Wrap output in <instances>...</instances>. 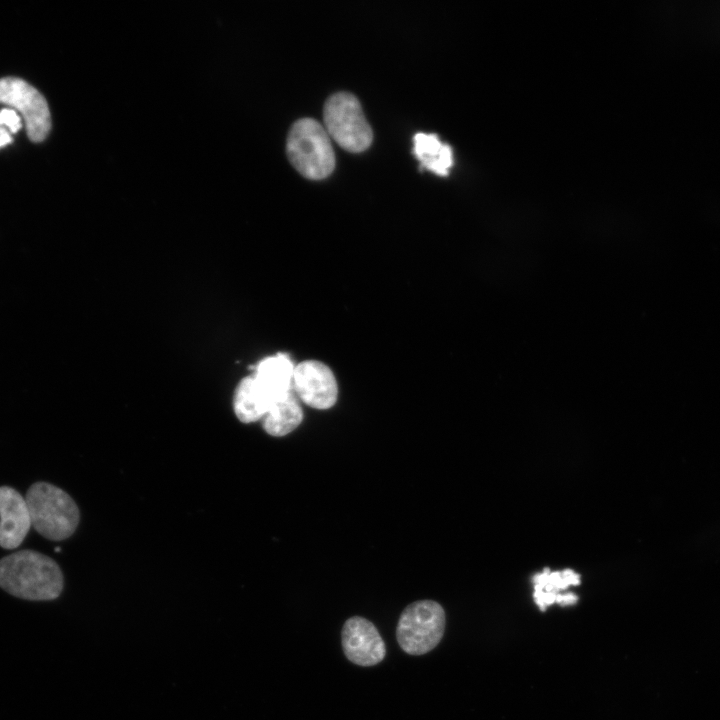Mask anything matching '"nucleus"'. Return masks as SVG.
<instances>
[{
    "instance_id": "nucleus-1",
    "label": "nucleus",
    "mask_w": 720,
    "mask_h": 720,
    "mask_svg": "<svg viewBox=\"0 0 720 720\" xmlns=\"http://www.w3.org/2000/svg\"><path fill=\"white\" fill-rule=\"evenodd\" d=\"M64 579L59 565L34 550H20L0 559V587L17 598L48 601L59 597Z\"/></svg>"
},
{
    "instance_id": "nucleus-2",
    "label": "nucleus",
    "mask_w": 720,
    "mask_h": 720,
    "mask_svg": "<svg viewBox=\"0 0 720 720\" xmlns=\"http://www.w3.org/2000/svg\"><path fill=\"white\" fill-rule=\"evenodd\" d=\"M25 500L33 528L44 538L62 541L76 530L80 512L72 497L61 488L36 482L26 492Z\"/></svg>"
},
{
    "instance_id": "nucleus-3",
    "label": "nucleus",
    "mask_w": 720,
    "mask_h": 720,
    "mask_svg": "<svg viewBox=\"0 0 720 720\" xmlns=\"http://www.w3.org/2000/svg\"><path fill=\"white\" fill-rule=\"evenodd\" d=\"M290 163L304 177L321 180L335 168V154L325 128L315 119L302 118L290 128L286 142Z\"/></svg>"
},
{
    "instance_id": "nucleus-4",
    "label": "nucleus",
    "mask_w": 720,
    "mask_h": 720,
    "mask_svg": "<svg viewBox=\"0 0 720 720\" xmlns=\"http://www.w3.org/2000/svg\"><path fill=\"white\" fill-rule=\"evenodd\" d=\"M325 130L343 149L358 153L372 143L373 132L360 102L349 92L331 95L323 108Z\"/></svg>"
},
{
    "instance_id": "nucleus-5",
    "label": "nucleus",
    "mask_w": 720,
    "mask_h": 720,
    "mask_svg": "<svg viewBox=\"0 0 720 720\" xmlns=\"http://www.w3.org/2000/svg\"><path fill=\"white\" fill-rule=\"evenodd\" d=\"M445 629V612L432 600H420L402 612L396 637L400 647L410 655L431 651L441 640Z\"/></svg>"
},
{
    "instance_id": "nucleus-6",
    "label": "nucleus",
    "mask_w": 720,
    "mask_h": 720,
    "mask_svg": "<svg viewBox=\"0 0 720 720\" xmlns=\"http://www.w3.org/2000/svg\"><path fill=\"white\" fill-rule=\"evenodd\" d=\"M0 103L14 109L24 119L29 138L43 141L51 128L48 104L40 92L26 81L6 77L0 79Z\"/></svg>"
},
{
    "instance_id": "nucleus-7",
    "label": "nucleus",
    "mask_w": 720,
    "mask_h": 720,
    "mask_svg": "<svg viewBox=\"0 0 720 720\" xmlns=\"http://www.w3.org/2000/svg\"><path fill=\"white\" fill-rule=\"evenodd\" d=\"M293 390L305 404L316 409L332 407L338 394L332 371L316 360L303 361L295 366Z\"/></svg>"
},
{
    "instance_id": "nucleus-8",
    "label": "nucleus",
    "mask_w": 720,
    "mask_h": 720,
    "mask_svg": "<svg viewBox=\"0 0 720 720\" xmlns=\"http://www.w3.org/2000/svg\"><path fill=\"white\" fill-rule=\"evenodd\" d=\"M342 646L346 657L360 666H373L385 656V644L376 627L367 619L349 618L342 629Z\"/></svg>"
},
{
    "instance_id": "nucleus-9",
    "label": "nucleus",
    "mask_w": 720,
    "mask_h": 720,
    "mask_svg": "<svg viewBox=\"0 0 720 720\" xmlns=\"http://www.w3.org/2000/svg\"><path fill=\"white\" fill-rule=\"evenodd\" d=\"M31 526L25 497L12 487L0 486V547L17 548Z\"/></svg>"
},
{
    "instance_id": "nucleus-10",
    "label": "nucleus",
    "mask_w": 720,
    "mask_h": 720,
    "mask_svg": "<svg viewBox=\"0 0 720 720\" xmlns=\"http://www.w3.org/2000/svg\"><path fill=\"white\" fill-rule=\"evenodd\" d=\"M532 582L535 603L542 611L554 603L569 606L575 604L578 600L577 595L572 592L561 593L570 585L580 583V575L571 569L551 572L548 568H545L542 573H538L533 577Z\"/></svg>"
},
{
    "instance_id": "nucleus-11",
    "label": "nucleus",
    "mask_w": 720,
    "mask_h": 720,
    "mask_svg": "<svg viewBox=\"0 0 720 720\" xmlns=\"http://www.w3.org/2000/svg\"><path fill=\"white\" fill-rule=\"evenodd\" d=\"M276 398L250 375L243 378L235 390L234 412L241 422L252 423L264 418Z\"/></svg>"
},
{
    "instance_id": "nucleus-12",
    "label": "nucleus",
    "mask_w": 720,
    "mask_h": 720,
    "mask_svg": "<svg viewBox=\"0 0 720 720\" xmlns=\"http://www.w3.org/2000/svg\"><path fill=\"white\" fill-rule=\"evenodd\" d=\"M303 419V412L294 390L278 396L263 418V428L271 436L281 437L292 432Z\"/></svg>"
},
{
    "instance_id": "nucleus-13",
    "label": "nucleus",
    "mask_w": 720,
    "mask_h": 720,
    "mask_svg": "<svg viewBox=\"0 0 720 720\" xmlns=\"http://www.w3.org/2000/svg\"><path fill=\"white\" fill-rule=\"evenodd\" d=\"M295 366L288 355L279 353L263 359L255 369V378L275 398L293 390Z\"/></svg>"
},
{
    "instance_id": "nucleus-14",
    "label": "nucleus",
    "mask_w": 720,
    "mask_h": 720,
    "mask_svg": "<svg viewBox=\"0 0 720 720\" xmlns=\"http://www.w3.org/2000/svg\"><path fill=\"white\" fill-rule=\"evenodd\" d=\"M413 152L426 168L435 174L445 176L453 164L452 150L442 143L435 134L417 133L414 135Z\"/></svg>"
},
{
    "instance_id": "nucleus-15",
    "label": "nucleus",
    "mask_w": 720,
    "mask_h": 720,
    "mask_svg": "<svg viewBox=\"0 0 720 720\" xmlns=\"http://www.w3.org/2000/svg\"><path fill=\"white\" fill-rule=\"evenodd\" d=\"M0 126L15 134L22 127V117L12 108L0 109Z\"/></svg>"
},
{
    "instance_id": "nucleus-16",
    "label": "nucleus",
    "mask_w": 720,
    "mask_h": 720,
    "mask_svg": "<svg viewBox=\"0 0 720 720\" xmlns=\"http://www.w3.org/2000/svg\"><path fill=\"white\" fill-rule=\"evenodd\" d=\"M12 140L13 138L11 132L0 126V148L10 144Z\"/></svg>"
}]
</instances>
